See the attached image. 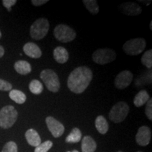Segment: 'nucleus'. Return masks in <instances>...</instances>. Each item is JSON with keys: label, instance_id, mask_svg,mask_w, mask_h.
I'll list each match as a JSON object with an SVG mask.
<instances>
[{"label": "nucleus", "instance_id": "obj_1", "mask_svg": "<svg viewBox=\"0 0 152 152\" xmlns=\"http://www.w3.org/2000/svg\"><path fill=\"white\" fill-rule=\"evenodd\" d=\"M92 77V72L90 68L80 66L70 73L67 81L68 87L73 93L81 94L90 84Z\"/></svg>", "mask_w": 152, "mask_h": 152}, {"label": "nucleus", "instance_id": "obj_2", "mask_svg": "<svg viewBox=\"0 0 152 152\" xmlns=\"http://www.w3.org/2000/svg\"><path fill=\"white\" fill-rule=\"evenodd\" d=\"M18 112L13 106H6L0 110V127L3 129L10 128L16 123Z\"/></svg>", "mask_w": 152, "mask_h": 152}, {"label": "nucleus", "instance_id": "obj_3", "mask_svg": "<svg viewBox=\"0 0 152 152\" xmlns=\"http://www.w3.org/2000/svg\"><path fill=\"white\" fill-rule=\"evenodd\" d=\"M49 29V23L46 18H39L30 27V36L33 39L40 40L47 35Z\"/></svg>", "mask_w": 152, "mask_h": 152}, {"label": "nucleus", "instance_id": "obj_4", "mask_svg": "<svg viewBox=\"0 0 152 152\" xmlns=\"http://www.w3.org/2000/svg\"><path fill=\"white\" fill-rule=\"evenodd\" d=\"M130 108L125 102H119L112 106L109 112V118L115 123L123 122L128 116Z\"/></svg>", "mask_w": 152, "mask_h": 152}, {"label": "nucleus", "instance_id": "obj_5", "mask_svg": "<svg viewBox=\"0 0 152 152\" xmlns=\"http://www.w3.org/2000/svg\"><path fill=\"white\" fill-rule=\"evenodd\" d=\"M40 78L44 82L47 90L52 92L59 90L61 84L58 75L53 70L45 69L41 72Z\"/></svg>", "mask_w": 152, "mask_h": 152}, {"label": "nucleus", "instance_id": "obj_6", "mask_svg": "<svg viewBox=\"0 0 152 152\" xmlns=\"http://www.w3.org/2000/svg\"><path fill=\"white\" fill-rule=\"evenodd\" d=\"M54 35L57 40L61 42L68 43L75 39L76 33L73 28L67 25L59 24L55 27Z\"/></svg>", "mask_w": 152, "mask_h": 152}, {"label": "nucleus", "instance_id": "obj_7", "mask_svg": "<svg viewBox=\"0 0 152 152\" xmlns=\"http://www.w3.org/2000/svg\"><path fill=\"white\" fill-rule=\"evenodd\" d=\"M145 47V39L143 38H134L127 41L123 45V49L126 54L130 56H137L143 52Z\"/></svg>", "mask_w": 152, "mask_h": 152}, {"label": "nucleus", "instance_id": "obj_8", "mask_svg": "<svg viewBox=\"0 0 152 152\" xmlns=\"http://www.w3.org/2000/svg\"><path fill=\"white\" fill-rule=\"evenodd\" d=\"M116 58L115 51L109 48L99 49L93 53L92 59L96 64L105 65L113 61Z\"/></svg>", "mask_w": 152, "mask_h": 152}, {"label": "nucleus", "instance_id": "obj_9", "mask_svg": "<svg viewBox=\"0 0 152 152\" xmlns=\"http://www.w3.org/2000/svg\"><path fill=\"white\" fill-rule=\"evenodd\" d=\"M132 79V73L130 71L125 70L118 74L115 78L114 84L115 87L118 90H124L131 84Z\"/></svg>", "mask_w": 152, "mask_h": 152}, {"label": "nucleus", "instance_id": "obj_10", "mask_svg": "<svg viewBox=\"0 0 152 152\" xmlns=\"http://www.w3.org/2000/svg\"><path fill=\"white\" fill-rule=\"evenodd\" d=\"M46 124L49 130L55 138L59 137L64 134L65 128L64 125L52 116L46 118Z\"/></svg>", "mask_w": 152, "mask_h": 152}, {"label": "nucleus", "instance_id": "obj_11", "mask_svg": "<svg viewBox=\"0 0 152 152\" xmlns=\"http://www.w3.org/2000/svg\"><path fill=\"white\" fill-rule=\"evenodd\" d=\"M151 132L149 127L147 126H142L139 128L137 133L135 140L136 142L140 146L142 147H145L149 144L151 141Z\"/></svg>", "mask_w": 152, "mask_h": 152}, {"label": "nucleus", "instance_id": "obj_12", "mask_svg": "<svg viewBox=\"0 0 152 152\" xmlns=\"http://www.w3.org/2000/svg\"><path fill=\"white\" fill-rule=\"evenodd\" d=\"M120 10L127 16H138L142 13L140 6L134 2H125L120 5Z\"/></svg>", "mask_w": 152, "mask_h": 152}, {"label": "nucleus", "instance_id": "obj_13", "mask_svg": "<svg viewBox=\"0 0 152 152\" xmlns=\"http://www.w3.org/2000/svg\"><path fill=\"white\" fill-rule=\"evenodd\" d=\"M23 52L28 56L33 58H40L42 51L37 45L33 42H28L23 46Z\"/></svg>", "mask_w": 152, "mask_h": 152}, {"label": "nucleus", "instance_id": "obj_14", "mask_svg": "<svg viewBox=\"0 0 152 152\" xmlns=\"http://www.w3.org/2000/svg\"><path fill=\"white\" fill-rule=\"evenodd\" d=\"M53 56L55 61L58 64H63L68 61L69 58V54L66 48L63 47H57L53 52Z\"/></svg>", "mask_w": 152, "mask_h": 152}, {"label": "nucleus", "instance_id": "obj_15", "mask_svg": "<svg viewBox=\"0 0 152 152\" xmlns=\"http://www.w3.org/2000/svg\"><path fill=\"white\" fill-rule=\"evenodd\" d=\"M25 136H26L28 143L30 146L36 147L41 144L40 137H39L37 131L34 130V129L28 130L26 131V134H25Z\"/></svg>", "mask_w": 152, "mask_h": 152}, {"label": "nucleus", "instance_id": "obj_16", "mask_svg": "<svg viewBox=\"0 0 152 152\" xmlns=\"http://www.w3.org/2000/svg\"><path fill=\"white\" fill-rule=\"evenodd\" d=\"M82 152H94L96 149V143L90 136H85L82 140Z\"/></svg>", "mask_w": 152, "mask_h": 152}, {"label": "nucleus", "instance_id": "obj_17", "mask_svg": "<svg viewBox=\"0 0 152 152\" xmlns=\"http://www.w3.org/2000/svg\"><path fill=\"white\" fill-rule=\"evenodd\" d=\"M14 68L17 73L20 75H27L32 71L31 65L26 61L20 60L15 63Z\"/></svg>", "mask_w": 152, "mask_h": 152}, {"label": "nucleus", "instance_id": "obj_18", "mask_svg": "<svg viewBox=\"0 0 152 152\" xmlns=\"http://www.w3.org/2000/svg\"><path fill=\"white\" fill-rule=\"evenodd\" d=\"M149 100V95L148 94V92L146 90H142L135 95L133 102H134V106L136 107H141L144 104H147Z\"/></svg>", "mask_w": 152, "mask_h": 152}, {"label": "nucleus", "instance_id": "obj_19", "mask_svg": "<svg viewBox=\"0 0 152 152\" xmlns=\"http://www.w3.org/2000/svg\"><path fill=\"white\" fill-rule=\"evenodd\" d=\"M95 127L100 134H105L109 130V123L103 115H99L95 120Z\"/></svg>", "mask_w": 152, "mask_h": 152}, {"label": "nucleus", "instance_id": "obj_20", "mask_svg": "<svg viewBox=\"0 0 152 152\" xmlns=\"http://www.w3.org/2000/svg\"><path fill=\"white\" fill-rule=\"evenodd\" d=\"M9 97L11 100L18 104H22L26 102V95L21 91L18 90H12L9 92Z\"/></svg>", "mask_w": 152, "mask_h": 152}, {"label": "nucleus", "instance_id": "obj_21", "mask_svg": "<svg viewBox=\"0 0 152 152\" xmlns=\"http://www.w3.org/2000/svg\"><path fill=\"white\" fill-rule=\"evenodd\" d=\"M82 139V132L80 130L77 128H73L70 134L66 137V142L67 143H77Z\"/></svg>", "mask_w": 152, "mask_h": 152}, {"label": "nucleus", "instance_id": "obj_22", "mask_svg": "<svg viewBox=\"0 0 152 152\" xmlns=\"http://www.w3.org/2000/svg\"><path fill=\"white\" fill-rule=\"evenodd\" d=\"M151 83V71H149L144 73L142 75H140L139 78L135 80V85L137 87H141Z\"/></svg>", "mask_w": 152, "mask_h": 152}, {"label": "nucleus", "instance_id": "obj_23", "mask_svg": "<svg viewBox=\"0 0 152 152\" xmlns=\"http://www.w3.org/2000/svg\"><path fill=\"white\" fill-rule=\"evenodd\" d=\"M83 4L91 14L93 15L97 14L99 11V6L97 4V1L96 0H83Z\"/></svg>", "mask_w": 152, "mask_h": 152}, {"label": "nucleus", "instance_id": "obj_24", "mask_svg": "<svg viewBox=\"0 0 152 152\" xmlns=\"http://www.w3.org/2000/svg\"><path fill=\"white\" fill-rule=\"evenodd\" d=\"M29 90L34 94H39L42 92L44 87L41 82L37 80H33L29 84Z\"/></svg>", "mask_w": 152, "mask_h": 152}, {"label": "nucleus", "instance_id": "obj_25", "mask_svg": "<svg viewBox=\"0 0 152 152\" xmlns=\"http://www.w3.org/2000/svg\"><path fill=\"white\" fill-rule=\"evenodd\" d=\"M141 61L144 66L149 69H151L152 67V49H149L144 52L142 56Z\"/></svg>", "mask_w": 152, "mask_h": 152}, {"label": "nucleus", "instance_id": "obj_26", "mask_svg": "<svg viewBox=\"0 0 152 152\" xmlns=\"http://www.w3.org/2000/svg\"><path fill=\"white\" fill-rule=\"evenodd\" d=\"M53 143L52 141H46L41 143L37 147H36L35 152H48V151L52 147Z\"/></svg>", "mask_w": 152, "mask_h": 152}, {"label": "nucleus", "instance_id": "obj_27", "mask_svg": "<svg viewBox=\"0 0 152 152\" xmlns=\"http://www.w3.org/2000/svg\"><path fill=\"white\" fill-rule=\"evenodd\" d=\"M1 152H18V147L14 142H9L5 144Z\"/></svg>", "mask_w": 152, "mask_h": 152}, {"label": "nucleus", "instance_id": "obj_28", "mask_svg": "<svg viewBox=\"0 0 152 152\" xmlns=\"http://www.w3.org/2000/svg\"><path fill=\"white\" fill-rule=\"evenodd\" d=\"M145 113L147 115L148 119L151 121L152 120V99H149L145 107Z\"/></svg>", "mask_w": 152, "mask_h": 152}, {"label": "nucleus", "instance_id": "obj_29", "mask_svg": "<svg viewBox=\"0 0 152 152\" xmlns=\"http://www.w3.org/2000/svg\"><path fill=\"white\" fill-rule=\"evenodd\" d=\"M12 89V85L9 82L0 79V90L9 91Z\"/></svg>", "mask_w": 152, "mask_h": 152}, {"label": "nucleus", "instance_id": "obj_30", "mask_svg": "<svg viewBox=\"0 0 152 152\" xmlns=\"http://www.w3.org/2000/svg\"><path fill=\"white\" fill-rule=\"evenodd\" d=\"M16 2H17L16 0H3L2 1L3 5L9 11H11V7L16 4Z\"/></svg>", "mask_w": 152, "mask_h": 152}, {"label": "nucleus", "instance_id": "obj_31", "mask_svg": "<svg viewBox=\"0 0 152 152\" xmlns=\"http://www.w3.org/2000/svg\"><path fill=\"white\" fill-rule=\"evenodd\" d=\"M31 2L35 7H39L48 2V0H32Z\"/></svg>", "mask_w": 152, "mask_h": 152}, {"label": "nucleus", "instance_id": "obj_32", "mask_svg": "<svg viewBox=\"0 0 152 152\" xmlns=\"http://www.w3.org/2000/svg\"><path fill=\"white\" fill-rule=\"evenodd\" d=\"M4 54V49L3 47L0 46V58H1Z\"/></svg>", "mask_w": 152, "mask_h": 152}, {"label": "nucleus", "instance_id": "obj_33", "mask_svg": "<svg viewBox=\"0 0 152 152\" xmlns=\"http://www.w3.org/2000/svg\"><path fill=\"white\" fill-rule=\"evenodd\" d=\"M150 29L152 30V21L150 22Z\"/></svg>", "mask_w": 152, "mask_h": 152}, {"label": "nucleus", "instance_id": "obj_34", "mask_svg": "<svg viewBox=\"0 0 152 152\" xmlns=\"http://www.w3.org/2000/svg\"><path fill=\"white\" fill-rule=\"evenodd\" d=\"M72 152H79V151H77V150H73V151H72Z\"/></svg>", "mask_w": 152, "mask_h": 152}, {"label": "nucleus", "instance_id": "obj_35", "mask_svg": "<svg viewBox=\"0 0 152 152\" xmlns=\"http://www.w3.org/2000/svg\"><path fill=\"white\" fill-rule=\"evenodd\" d=\"M1 37V31H0V38Z\"/></svg>", "mask_w": 152, "mask_h": 152}, {"label": "nucleus", "instance_id": "obj_36", "mask_svg": "<svg viewBox=\"0 0 152 152\" xmlns=\"http://www.w3.org/2000/svg\"><path fill=\"white\" fill-rule=\"evenodd\" d=\"M118 152H123V151H118Z\"/></svg>", "mask_w": 152, "mask_h": 152}, {"label": "nucleus", "instance_id": "obj_37", "mask_svg": "<svg viewBox=\"0 0 152 152\" xmlns=\"http://www.w3.org/2000/svg\"><path fill=\"white\" fill-rule=\"evenodd\" d=\"M138 152H141V151H138Z\"/></svg>", "mask_w": 152, "mask_h": 152}, {"label": "nucleus", "instance_id": "obj_38", "mask_svg": "<svg viewBox=\"0 0 152 152\" xmlns=\"http://www.w3.org/2000/svg\"><path fill=\"white\" fill-rule=\"evenodd\" d=\"M68 152H70V151H68Z\"/></svg>", "mask_w": 152, "mask_h": 152}]
</instances>
